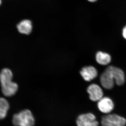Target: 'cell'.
Instances as JSON below:
<instances>
[{
	"label": "cell",
	"instance_id": "6da1fadb",
	"mask_svg": "<svg viewBox=\"0 0 126 126\" xmlns=\"http://www.w3.org/2000/svg\"><path fill=\"white\" fill-rule=\"evenodd\" d=\"M12 72L9 69H4L0 73V81L2 92L6 96H13L18 89L17 84L12 82Z\"/></svg>",
	"mask_w": 126,
	"mask_h": 126
},
{
	"label": "cell",
	"instance_id": "7a4b0ae2",
	"mask_svg": "<svg viewBox=\"0 0 126 126\" xmlns=\"http://www.w3.org/2000/svg\"><path fill=\"white\" fill-rule=\"evenodd\" d=\"M12 122L15 126H33L35 119L31 112L26 109L14 115Z\"/></svg>",
	"mask_w": 126,
	"mask_h": 126
},
{
	"label": "cell",
	"instance_id": "3957f363",
	"mask_svg": "<svg viewBox=\"0 0 126 126\" xmlns=\"http://www.w3.org/2000/svg\"><path fill=\"white\" fill-rule=\"evenodd\" d=\"M101 124L102 126H125L126 119L116 114H109L102 118Z\"/></svg>",
	"mask_w": 126,
	"mask_h": 126
},
{
	"label": "cell",
	"instance_id": "277c9868",
	"mask_svg": "<svg viewBox=\"0 0 126 126\" xmlns=\"http://www.w3.org/2000/svg\"><path fill=\"white\" fill-rule=\"evenodd\" d=\"M77 124L78 126H98L99 123L94 114L88 113L79 116Z\"/></svg>",
	"mask_w": 126,
	"mask_h": 126
},
{
	"label": "cell",
	"instance_id": "5b68a950",
	"mask_svg": "<svg viewBox=\"0 0 126 126\" xmlns=\"http://www.w3.org/2000/svg\"><path fill=\"white\" fill-rule=\"evenodd\" d=\"M107 69L112 75L117 85L120 86L124 84L125 81V75L122 69L113 66H109Z\"/></svg>",
	"mask_w": 126,
	"mask_h": 126
},
{
	"label": "cell",
	"instance_id": "8992f818",
	"mask_svg": "<svg viewBox=\"0 0 126 126\" xmlns=\"http://www.w3.org/2000/svg\"><path fill=\"white\" fill-rule=\"evenodd\" d=\"M89 94L90 99L93 101H98L103 97V92L101 88L96 84H92L88 87L87 89Z\"/></svg>",
	"mask_w": 126,
	"mask_h": 126
},
{
	"label": "cell",
	"instance_id": "52a82bcc",
	"mask_svg": "<svg viewBox=\"0 0 126 126\" xmlns=\"http://www.w3.org/2000/svg\"><path fill=\"white\" fill-rule=\"evenodd\" d=\"M97 107L100 111L103 113L108 114L113 110L114 104L110 98L104 97L98 101Z\"/></svg>",
	"mask_w": 126,
	"mask_h": 126
},
{
	"label": "cell",
	"instance_id": "ba28073f",
	"mask_svg": "<svg viewBox=\"0 0 126 126\" xmlns=\"http://www.w3.org/2000/svg\"><path fill=\"white\" fill-rule=\"evenodd\" d=\"M100 81L102 86L106 89H111L114 86V79L107 68L101 75Z\"/></svg>",
	"mask_w": 126,
	"mask_h": 126
},
{
	"label": "cell",
	"instance_id": "9c48e42d",
	"mask_svg": "<svg viewBox=\"0 0 126 126\" xmlns=\"http://www.w3.org/2000/svg\"><path fill=\"white\" fill-rule=\"evenodd\" d=\"M80 74L83 78L86 81H90L95 79L97 76V71L92 66L84 67L82 69Z\"/></svg>",
	"mask_w": 126,
	"mask_h": 126
},
{
	"label": "cell",
	"instance_id": "30bf717a",
	"mask_svg": "<svg viewBox=\"0 0 126 126\" xmlns=\"http://www.w3.org/2000/svg\"><path fill=\"white\" fill-rule=\"evenodd\" d=\"M17 27L18 31L21 33L29 34L32 31V24L29 20H24L19 23Z\"/></svg>",
	"mask_w": 126,
	"mask_h": 126
},
{
	"label": "cell",
	"instance_id": "8fae6325",
	"mask_svg": "<svg viewBox=\"0 0 126 126\" xmlns=\"http://www.w3.org/2000/svg\"><path fill=\"white\" fill-rule=\"evenodd\" d=\"M97 63L102 65H107L111 62V56L107 53L99 51L97 53L96 55Z\"/></svg>",
	"mask_w": 126,
	"mask_h": 126
},
{
	"label": "cell",
	"instance_id": "7c38bea8",
	"mask_svg": "<svg viewBox=\"0 0 126 126\" xmlns=\"http://www.w3.org/2000/svg\"><path fill=\"white\" fill-rule=\"evenodd\" d=\"M9 105L7 100L0 97V120L4 118L7 115Z\"/></svg>",
	"mask_w": 126,
	"mask_h": 126
},
{
	"label": "cell",
	"instance_id": "4fadbf2b",
	"mask_svg": "<svg viewBox=\"0 0 126 126\" xmlns=\"http://www.w3.org/2000/svg\"><path fill=\"white\" fill-rule=\"evenodd\" d=\"M122 35L124 38L126 40V26L124 27L123 30Z\"/></svg>",
	"mask_w": 126,
	"mask_h": 126
},
{
	"label": "cell",
	"instance_id": "5bb4252c",
	"mask_svg": "<svg viewBox=\"0 0 126 126\" xmlns=\"http://www.w3.org/2000/svg\"><path fill=\"white\" fill-rule=\"evenodd\" d=\"M88 1H90L91 2H94L95 1H96L97 0H88Z\"/></svg>",
	"mask_w": 126,
	"mask_h": 126
}]
</instances>
